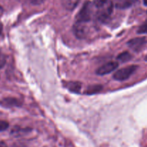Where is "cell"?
Here are the masks:
<instances>
[{"label":"cell","mask_w":147,"mask_h":147,"mask_svg":"<svg viewBox=\"0 0 147 147\" xmlns=\"http://www.w3.org/2000/svg\"><path fill=\"white\" fill-rule=\"evenodd\" d=\"M144 4L145 6H147V0H143Z\"/></svg>","instance_id":"obj_19"},{"label":"cell","mask_w":147,"mask_h":147,"mask_svg":"<svg viewBox=\"0 0 147 147\" xmlns=\"http://www.w3.org/2000/svg\"><path fill=\"white\" fill-rule=\"evenodd\" d=\"M1 11H2V7L0 6V12H1Z\"/></svg>","instance_id":"obj_20"},{"label":"cell","mask_w":147,"mask_h":147,"mask_svg":"<svg viewBox=\"0 0 147 147\" xmlns=\"http://www.w3.org/2000/svg\"><path fill=\"white\" fill-rule=\"evenodd\" d=\"M108 1H109V0H93V4L97 8H100L102 6L106 4Z\"/></svg>","instance_id":"obj_13"},{"label":"cell","mask_w":147,"mask_h":147,"mask_svg":"<svg viewBox=\"0 0 147 147\" xmlns=\"http://www.w3.org/2000/svg\"><path fill=\"white\" fill-rule=\"evenodd\" d=\"M92 3L89 1L85 2L81 9L76 15V22L86 24L90 21L92 17Z\"/></svg>","instance_id":"obj_1"},{"label":"cell","mask_w":147,"mask_h":147,"mask_svg":"<svg viewBox=\"0 0 147 147\" xmlns=\"http://www.w3.org/2000/svg\"><path fill=\"white\" fill-rule=\"evenodd\" d=\"M0 147H7V145L4 142H0Z\"/></svg>","instance_id":"obj_17"},{"label":"cell","mask_w":147,"mask_h":147,"mask_svg":"<svg viewBox=\"0 0 147 147\" xmlns=\"http://www.w3.org/2000/svg\"><path fill=\"white\" fill-rule=\"evenodd\" d=\"M137 67L138 66L134 65L126 66V67H123V68L116 71L113 75V78L115 80H119V81H123V80H127L136 71Z\"/></svg>","instance_id":"obj_2"},{"label":"cell","mask_w":147,"mask_h":147,"mask_svg":"<svg viewBox=\"0 0 147 147\" xmlns=\"http://www.w3.org/2000/svg\"><path fill=\"white\" fill-rule=\"evenodd\" d=\"M103 89V86L101 85H92L88 87L85 93L88 95H93L99 93Z\"/></svg>","instance_id":"obj_10"},{"label":"cell","mask_w":147,"mask_h":147,"mask_svg":"<svg viewBox=\"0 0 147 147\" xmlns=\"http://www.w3.org/2000/svg\"><path fill=\"white\" fill-rule=\"evenodd\" d=\"M45 0H30V2L34 5H40L44 2Z\"/></svg>","instance_id":"obj_16"},{"label":"cell","mask_w":147,"mask_h":147,"mask_svg":"<svg viewBox=\"0 0 147 147\" xmlns=\"http://www.w3.org/2000/svg\"><path fill=\"white\" fill-rule=\"evenodd\" d=\"M131 55L129 52H123V53H121L120 55H118L117 60L122 62V63H125V62H127L129 60H130L131 59Z\"/></svg>","instance_id":"obj_11"},{"label":"cell","mask_w":147,"mask_h":147,"mask_svg":"<svg viewBox=\"0 0 147 147\" xmlns=\"http://www.w3.org/2000/svg\"><path fill=\"white\" fill-rule=\"evenodd\" d=\"M9 123L5 121L0 120V131H3L8 129Z\"/></svg>","instance_id":"obj_14"},{"label":"cell","mask_w":147,"mask_h":147,"mask_svg":"<svg viewBox=\"0 0 147 147\" xmlns=\"http://www.w3.org/2000/svg\"><path fill=\"white\" fill-rule=\"evenodd\" d=\"M137 33L138 34H147V20L139 27Z\"/></svg>","instance_id":"obj_12"},{"label":"cell","mask_w":147,"mask_h":147,"mask_svg":"<svg viewBox=\"0 0 147 147\" xmlns=\"http://www.w3.org/2000/svg\"><path fill=\"white\" fill-rule=\"evenodd\" d=\"M63 7L69 11H72L78 4L79 0H61Z\"/></svg>","instance_id":"obj_9"},{"label":"cell","mask_w":147,"mask_h":147,"mask_svg":"<svg viewBox=\"0 0 147 147\" xmlns=\"http://www.w3.org/2000/svg\"><path fill=\"white\" fill-rule=\"evenodd\" d=\"M145 60H146L147 61V55H146V57H145Z\"/></svg>","instance_id":"obj_21"},{"label":"cell","mask_w":147,"mask_h":147,"mask_svg":"<svg viewBox=\"0 0 147 147\" xmlns=\"http://www.w3.org/2000/svg\"><path fill=\"white\" fill-rule=\"evenodd\" d=\"M2 27H3L2 24H1V22H0V34H1V32H2V29H3Z\"/></svg>","instance_id":"obj_18"},{"label":"cell","mask_w":147,"mask_h":147,"mask_svg":"<svg viewBox=\"0 0 147 147\" xmlns=\"http://www.w3.org/2000/svg\"><path fill=\"white\" fill-rule=\"evenodd\" d=\"M66 86L70 91L75 93H79L81 90V83L79 82H69Z\"/></svg>","instance_id":"obj_8"},{"label":"cell","mask_w":147,"mask_h":147,"mask_svg":"<svg viewBox=\"0 0 147 147\" xmlns=\"http://www.w3.org/2000/svg\"><path fill=\"white\" fill-rule=\"evenodd\" d=\"M113 7L114 6H113V2L109 1L106 4L98 8V11L96 13V17L98 20L102 22H104L106 20H109L113 11Z\"/></svg>","instance_id":"obj_3"},{"label":"cell","mask_w":147,"mask_h":147,"mask_svg":"<svg viewBox=\"0 0 147 147\" xmlns=\"http://www.w3.org/2000/svg\"><path fill=\"white\" fill-rule=\"evenodd\" d=\"M139 1V0H114L113 6L117 9H127L132 7Z\"/></svg>","instance_id":"obj_6"},{"label":"cell","mask_w":147,"mask_h":147,"mask_svg":"<svg viewBox=\"0 0 147 147\" xmlns=\"http://www.w3.org/2000/svg\"><path fill=\"white\" fill-rule=\"evenodd\" d=\"M6 64V56L3 53L0 51V68L3 67Z\"/></svg>","instance_id":"obj_15"},{"label":"cell","mask_w":147,"mask_h":147,"mask_svg":"<svg viewBox=\"0 0 147 147\" xmlns=\"http://www.w3.org/2000/svg\"><path fill=\"white\" fill-rule=\"evenodd\" d=\"M0 106L4 108H11L21 106V102L14 98H5L0 100Z\"/></svg>","instance_id":"obj_7"},{"label":"cell","mask_w":147,"mask_h":147,"mask_svg":"<svg viewBox=\"0 0 147 147\" xmlns=\"http://www.w3.org/2000/svg\"><path fill=\"white\" fill-rule=\"evenodd\" d=\"M119 66L118 63L116 62H109L100 66L98 70H96V74L98 76H105L106 74L111 73L113 70H116Z\"/></svg>","instance_id":"obj_4"},{"label":"cell","mask_w":147,"mask_h":147,"mask_svg":"<svg viewBox=\"0 0 147 147\" xmlns=\"http://www.w3.org/2000/svg\"><path fill=\"white\" fill-rule=\"evenodd\" d=\"M146 43V40L144 37H139L130 40L128 42V45L131 50L136 52H139L143 48Z\"/></svg>","instance_id":"obj_5"}]
</instances>
